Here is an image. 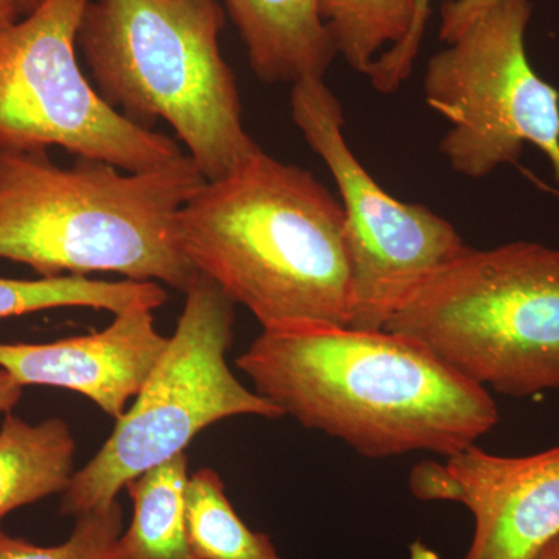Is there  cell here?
I'll use <instances>...</instances> for the list:
<instances>
[{"label":"cell","instance_id":"cell-10","mask_svg":"<svg viewBox=\"0 0 559 559\" xmlns=\"http://www.w3.org/2000/svg\"><path fill=\"white\" fill-rule=\"evenodd\" d=\"M409 488L473 514L465 559H530L559 535V447L507 457L474 444L443 463H419Z\"/></svg>","mask_w":559,"mask_h":559},{"label":"cell","instance_id":"cell-12","mask_svg":"<svg viewBox=\"0 0 559 559\" xmlns=\"http://www.w3.org/2000/svg\"><path fill=\"white\" fill-rule=\"evenodd\" d=\"M264 83L322 79L336 57L319 0H224Z\"/></svg>","mask_w":559,"mask_h":559},{"label":"cell","instance_id":"cell-18","mask_svg":"<svg viewBox=\"0 0 559 559\" xmlns=\"http://www.w3.org/2000/svg\"><path fill=\"white\" fill-rule=\"evenodd\" d=\"M75 521L69 538L58 546H38L0 528V559H124L120 544L123 513L119 502Z\"/></svg>","mask_w":559,"mask_h":559},{"label":"cell","instance_id":"cell-21","mask_svg":"<svg viewBox=\"0 0 559 559\" xmlns=\"http://www.w3.org/2000/svg\"><path fill=\"white\" fill-rule=\"evenodd\" d=\"M22 385L17 384L5 370L0 369V414H10V411L22 399Z\"/></svg>","mask_w":559,"mask_h":559},{"label":"cell","instance_id":"cell-7","mask_svg":"<svg viewBox=\"0 0 559 559\" xmlns=\"http://www.w3.org/2000/svg\"><path fill=\"white\" fill-rule=\"evenodd\" d=\"M91 2L40 0L0 35V148L60 146L131 173L183 159L175 139L127 119L84 76L76 38Z\"/></svg>","mask_w":559,"mask_h":559},{"label":"cell","instance_id":"cell-8","mask_svg":"<svg viewBox=\"0 0 559 559\" xmlns=\"http://www.w3.org/2000/svg\"><path fill=\"white\" fill-rule=\"evenodd\" d=\"M530 0H496L428 62L423 92L450 121L440 153L460 176L485 178L532 145L559 182V92L530 62Z\"/></svg>","mask_w":559,"mask_h":559},{"label":"cell","instance_id":"cell-1","mask_svg":"<svg viewBox=\"0 0 559 559\" xmlns=\"http://www.w3.org/2000/svg\"><path fill=\"white\" fill-rule=\"evenodd\" d=\"M237 366L283 417L367 459L418 451L451 457L499 423L488 389L421 342L388 330H263Z\"/></svg>","mask_w":559,"mask_h":559},{"label":"cell","instance_id":"cell-17","mask_svg":"<svg viewBox=\"0 0 559 559\" xmlns=\"http://www.w3.org/2000/svg\"><path fill=\"white\" fill-rule=\"evenodd\" d=\"M337 55L360 75L409 35L414 0H319Z\"/></svg>","mask_w":559,"mask_h":559},{"label":"cell","instance_id":"cell-5","mask_svg":"<svg viewBox=\"0 0 559 559\" xmlns=\"http://www.w3.org/2000/svg\"><path fill=\"white\" fill-rule=\"evenodd\" d=\"M384 330L414 337L469 381L511 399L559 390V249L466 246Z\"/></svg>","mask_w":559,"mask_h":559},{"label":"cell","instance_id":"cell-16","mask_svg":"<svg viewBox=\"0 0 559 559\" xmlns=\"http://www.w3.org/2000/svg\"><path fill=\"white\" fill-rule=\"evenodd\" d=\"M183 510L193 559H282L266 533L253 532L238 516L216 471L189 474Z\"/></svg>","mask_w":559,"mask_h":559},{"label":"cell","instance_id":"cell-14","mask_svg":"<svg viewBox=\"0 0 559 559\" xmlns=\"http://www.w3.org/2000/svg\"><path fill=\"white\" fill-rule=\"evenodd\" d=\"M189 474V457L180 452L124 487L132 502L131 524L120 539L124 559H193L183 510Z\"/></svg>","mask_w":559,"mask_h":559},{"label":"cell","instance_id":"cell-6","mask_svg":"<svg viewBox=\"0 0 559 559\" xmlns=\"http://www.w3.org/2000/svg\"><path fill=\"white\" fill-rule=\"evenodd\" d=\"M175 334L102 450L75 471L61 492V514L80 518L109 509L131 480L186 452L221 419L282 418L277 407L234 377L226 355L234 341V304L198 277Z\"/></svg>","mask_w":559,"mask_h":559},{"label":"cell","instance_id":"cell-13","mask_svg":"<svg viewBox=\"0 0 559 559\" xmlns=\"http://www.w3.org/2000/svg\"><path fill=\"white\" fill-rule=\"evenodd\" d=\"M75 454L64 419L32 425L7 414L0 428V522L21 507L61 495L75 473Z\"/></svg>","mask_w":559,"mask_h":559},{"label":"cell","instance_id":"cell-4","mask_svg":"<svg viewBox=\"0 0 559 559\" xmlns=\"http://www.w3.org/2000/svg\"><path fill=\"white\" fill-rule=\"evenodd\" d=\"M223 27L218 0H92L76 38L103 100L140 127L170 124L207 180L261 150L242 124Z\"/></svg>","mask_w":559,"mask_h":559},{"label":"cell","instance_id":"cell-2","mask_svg":"<svg viewBox=\"0 0 559 559\" xmlns=\"http://www.w3.org/2000/svg\"><path fill=\"white\" fill-rule=\"evenodd\" d=\"M175 237L198 274L263 330L348 326L344 209L311 171L260 150L187 201Z\"/></svg>","mask_w":559,"mask_h":559},{"label":"cell","instance_id":"cell-19","mask_svg":"<svg viewBox=\"0 0 559 559\" xmlns=\"http://www.w3.org/2000/svg\"><path fill=\"white\" fill-rule=\"evenodd\" d=\"M429 13L430 0H414V20H412L409 35L399 46L381 53L371 64L367 76L371 86L381 94L399 91L401 84L412 75L419 46L425 38Z\"/></svg>","mask_w":559,"mask_h":559},{"label":"cell","instance_id":"cell-20","mask_svg":"<svg viewBox=\"0 0 559 559\" xmlns=\"http://www.w3.org/2000/svg\"><path fill=\"white\" fill-rule=\"evenodd\" d=\"M496 0H447L441 5L440 39L450 44L459 38Z\"/></svg>","mask_w":559,"mask_h":559},{"label":"cell","instance_id":"cell-9","mask_svg":"<svg viewBox=\"0 0 559 559\" xmlns=\"http://www.w3.org/2000/svg\"><path fill=\"white\" fill-rule=\"evenodd\" d=\"M290 109L340 190L352 270L348 326L384 330L412 294L466 245L450 221L426 205L396 200L371 178L344 138L341 102L325 81L293 84Z\"/></svg>","mask_w":559,"mask_h":559},{"label":"cell","instance_id":"cell-25","mask_svg":"<svg viewBox=\"0 0 559 559\" xmlns=\"http://www.w3.org/2000/svg\"><path fill=\"white\" fill-rule=\"evenodd\" d=\"M557 194H558V197H559V193H557Z\"/></svg>","mask_w":559,"mask_h":559},{"label":"cell","instance_id":"cell-24","mask_svg":"<svg viewBox=\"0 0 559 559\" xmlns=\"http://www.w3.org/2000/svg\"><path fill=\"white\" fill-rule=\"evenodd\" d=\"M17 5H20L21 13L28 14L31 11L35 10L38 7L40 0H16Z\"/></svg>","mask_w":559,"mask_h":559},{"label":"cell","instance_id":"cell-15","mask_svg":"<svg viewBox=\"0 0 559 559\" xmlns=\"http://www.w3.org/2000/svg\"><path fill=\"white\" fill-rule=\"evenodd\" d=\"M167 300V290L156 282H103L81 275L38 280L0 277V319L68 307L92 308L116 316L134 307L154 311Z\"/></svg>","mask_w":559,"mask_h":559},{"label":"cell","instance_id":"cell-11","mask_svg":"<svg viewBox=\"0 0 559 559\" xmlns=\"http://www.w3.org/2000/svg\"><path fill=\"white\" fill-rule=\"evenodd\" d=\"M168 341L156 330L153 310L134 307L97 333L47 344H0V369L22 388L81 393L117 419L145 384Z\"/></svg>","mask_w":559,"mask_h":559},{"label":"cell","instance_id":"cell-3","mask_svg":"<svg viewBox=\"0 0 559 559\" xmlns=\"http://www.w3.org/2000/svg\"><path fill=\"white\" fill-rule=\"evenodd\" d=\"M207 179L189 154L148 171L102 160L62 168L46 151L0 148V259L40 277L114 272L187 293L200 274L176 215Z\"/></svg>","mask_w":559,"mask_h":559},{"label":"cell","instance_id":"cell-23","mask_svg":"<svg viewBox=\"0 0 559 559\" xmlns=\"http://www.w3.org/2000/svg\"><path fill=\"white\" fill-rule=\"evenodd\" d=\"M530 559H559V535L540 547Z\"/></svg>","mask_w":559,"mask_h":559},{"label":"cell","instance_id":"cell-22","mask_svg":"<svg viewBox=\"0 0 559 559\" xmlns=\"http://www.w3.org/2000/svg\"><path fill=\"white\" fill-rule=\"evenodd\" d=\"M21 14L16 0H0V35L20 21Z\"/></svg>","mask_w":559,"mask_h":559}]
</instances>
